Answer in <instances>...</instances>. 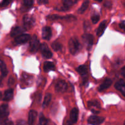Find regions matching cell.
Returning a JSON list of instances; mask_svg holds the SVG:
<instances>
[{
    "label": "cell",
    "instance_id": "cell-7",
    "mask_svg": "<svg viewBox=\"0 0 125 125\" xmlns=\"http://www.w3.org/2000/svg\"><path fill=\"white\" fill-rule=\"evenodd\" d=\"M68 88V85L64 81H59L57 82L55 86V89L57 92L59 93H63L65 92L67 90Z\"/></svg>",
    "mask_w": 125,
    "mask_h": 125
},
{
    "label": "cell",
    "instance_id": "cell-18",
    "mask_svg": "<svg viewBox=\"0 0 125 125\" xmlns=\"http://www.w3.org/2000/svg\"><path fill=\"white\" fill-rule=\"evenodd\" d=\"M13 89H9L6 90L4 92L3 97V101H9L13 98Z\"/></svg>",
    "mask_w": 125,
    "mask_h": 125
},
{
    "label": "cell",
    "instance_id": "cell-37",
    "mask_svg": "<svg viewBox=\"0 0 125 125\" xmlns=\"http://www.w3.org/2000/svg\"><path fill=\"white\" fill-rule=\"evenodd\" d=\"M1 93L0 92V99H1Z\"/></svg>",
    "mask_w": 125,
    "mask_h": 125
},
{
    "label": "cell",
    "instance_id": "cell-13",
    "mask_svg": "<svg viewBox=\"0 0 125 125\" xmlns=\"http://www.w3.org/2000/svg\"><path fill=\"white\" fill-rule=\"evenodd\" d=\"M77 71L82 76V77H83L84 83H85L87 81V68L86 66L84 65H80L77 68Z\"/></svg>",
    "mask_w": 125,
    "mask_h": 125
},
{
    "label": "cell",
    "instance_id": "cell-15",
    "mask_svg": "<svg viewBox=\"0 0 125 125\" xmlns=\"http://www.w3.org/2000/svg\"><path fill=\"white\" fill-rule=\"evenodd\" d=\"M78 114H79V111L77 108H73L71 111L70 115V118L72 123H76L78 119Z\"/></svg>",
    "mask_w": 125,
    "mask_h": 125
},
{
    "label": "cell",
    "instance_id": "cell-35",
    "mask_svg": "<svg viewBox=\"0 0 125 125\" xmlns=\"http://www.w3.org/2000/svg\"><path fill=\"white\" fill-rule=\"evenodd\" d=\"M13 83H14V80L13 79V78H10V79L9 80V85H11Z\"/></svg>",
    "mask_w": 125,
    "mask_h": 125
},
{
    "label": "cell",
    "instance_id": "cell-22",
    "mask_svg": "<svg viewBox=\"0 0 125 125\" xmlns=\"http://www.w3.org/2000/svg\"><path fill=\"white\" fill-rule=\"evenodd\" d=\"M89 0H85L84 2L83 3L82 6H81L80 8L78 10V13H83L87 9L88 7H89Z\"/></svg>",
    "mask_w": 125,
    "mask_h": 125
},
{
    "label": "cell",
    "instance_id": "cell-19",
    "mask_svg": "<svg viewBox=\"0 0 125 125\" xmlns=\"http://www.w3.org/2000/svg\"><path fill=\"white\" fill-rule=\"evenodd\" d=\"M37 116V112L34 110H31L28 114V123L29 125L33 124Z\"/></svg>",
    "mask_w": 125,
    "mask_h": 125
},
{
    "label": "cell",
    "instance_id": "cell-6",
    "mask_svg": "<svg viewBox=\"0 0 125 125\" xmlns=\"http://www.w3.org/2000/svg\"><path fill=\"white\" fill-rule=\"evenodd\" d=\"M82 37L84 43L87 45L88 50H90L94 44V37L90 34H84Z\"/></svg>",
    "mask_w": 125,
    "mask_h": 125
},
{
    "label": "cell",
    "instance_id": "cell-14",
    "mask_svg": "<svg viewBox=\"0 0 125 125\" xmlns=\"http://www.w3.org/2000/svg\"><path fill=\"white\" fill-rule=\"evenodd\" d=\"M26 29L25 28H23L21 27H19V26H17L13 28V29H12L10 32V35L13 37H15L16 36H18V35H21L22 34V33L23 32H24Z\"/></svg>",
    "mask_w": 125,
    "mask_h": 125
},
{
    "label": "cell",
    "instance_id": "cell-4",
    "mask_svg": "<svg viewBox=\"0 0 125 125\" xmlns=\"http://www.w3.org/2000/svg\"><path fill=\"white\" fill-rule=\"evenodd\" d=\"M88 106L91 109L93 113L98 114L100 112L99 110L101 109V105L97 100H92V101H89Z\"/></svg>",
    "mask_w": 125,
    "mask_h": 125
},
{
    "label": "cell",
    "instance_id": "cell-16",
    "mask_svg": "<svg viewBox=\"0 0 125 125\" xmlns=\"http://www.w3.org/2000/svg\"><path fill=\"white\" fill-rule=\"evenodd\" d=\"M112 84V81L111 79H109V78H107V79H105L103 83L100 85V86L99 87L98 90L100 92H102L103 90H106V89H108L109 87H110L111 85Z\"/></svg>",
    "mask_w": 125,
    "mask_h": 125
},
{
    "label": "cell",
    "instance_id": "cell-31",
    "mask_svg": "<svg viewBox=\"0 0 125 125\" xmlns=\"http://www.w3.org/2000/svg\"><path fill=\"white\" fill-rule=\"evenodd\" d=\"M48 18L51 20H56L61 19L62 17L58 15H49L48 17Z\"/></svg>",
    "mask_w": 125,
    "mask_h": 125
},
{
    "label": "cell",
    "instance_id": "cell-11",
    "mask_svg": "<svg viewBox=\"0 0 125 125\" xmlns=\"http://www.w3.org/2000/svg\"><path fill=\"white\" fill-rule=\"evenodd\" d=\"M115 88L118 91L120 92L123 96H125V82L122 79H120L115 84Z\"/></svg>",
    "mask_w": 125,
    "mask_h": 125
},
{
    "label": "cell",
    "instance_id": "cell-21",
    "mask_svg": "<svg viewBox=\"0 0 125 125\" xmlns=\"http://www.w3.org/2000/svg\"><path fill=\"white\" fill-rule=\"evenodd\" d=\"M0 70H1V73L3 77H5L7 76V73H8V71H7V67H6V64L4 62L0 60Z\"/></svg>",
    "mask_w": 125,
    "mask_h": 125
},
{
    "label": "cell",
    "instance_id": "cell-34",
    "mask_svg": "<svg viewBox=\"0 0 125 125\" xmlns=\"http://www.w3.org/2000/svg\"><path fill=\"white\" fill-rule=\"evenodd\" d=\"M121 74H122V75L123 76V78H124L125 79V66H124V67L122 68V70H121Z\"/></svg>",
    "mask_w": 125,
    "mask_h": 125
},
{
    "label": "cell",
    "instance_id": "cell-5",
    "mask_svg": "<svg viewBox=\"0 0 125 125\" xmlns=\"http://www.w3.org/2000/svg\"><path fill=\"white\" fill-rule=\"evenodd\" d=\"M40 50L41 51V53L42 54V56H43L46 59H50L52 56V52H51V51L49 49L48 46L46 45L45 43L41 44L40 46Z\"/></svg>",
    "mask_w": 125,
    "mask_h": 125
},
{
    "label": "cell",
    "instance_id": "cell-9",
    "mask_svg": "<svg viewBox=\"0 0 125 125\" xmlns=\"http://www.w3.org/2000/svg\"><path fill=\"white\" fill-rule=\"evenodd\" d=\"M9 112L8 105L2 104L0 106V121L4 120L8 116Z\"/></svg>",
    "mask_w": 125,
    "mask_h": 125
},
{
    "label": "cell",
    "instance_id": "cell-12",
    "mask_svg": "<svg viewBox=\"0 0 125 125\" xmlns=\"http://www.w3.org/2000/svg\"><path fill=\"white\" fill-rule=\"evenodd\" d=\"M52 35V31L50 27L45 26L42 29V38L45 40H49Z\"/></svg>",
    "mask_w": 125,
    "mask_h": 125
},
{
    "label": "cell",
    "instance_id": "cell-30",
    "mask_svg": "<svg viewBox=\"0 0 125 125\" xmlns=\"http://www.w3.org/2000/svg\"><path fill=\"white\" fill-rule=\"evenodd\" d=\"M92 23L94 24H96L100 20V16L98 15H94L92 16Z\"/></svg>",
    "mask_w": 125,
    "mask_h": 125
},
{
    "label": "cell",
    "instance_id": "cell-25",
    "mask_svg": "<svg viewBox=\"0 0 125 125\" xmlns=\"http://www.w3.org/2000/svg\"><path fill=\"white\" fill-rule=\"evenodd\" d=\"M32 77L31 76H29L28 74L24 73V76H23V82L25 83L26 84L28 85L29 83H31Z\"/></svg>",
    "mask_w": 125,
    "mask_h": 125
},
{
    "label": "cell",
    "instance_id": "cell-28",
    "mask_svg": "<svg viewBox=\"0 0 125 125\" xmlns=\"http://www.w3.org/2000/svg\"><path fill=\"white\" fill-rule=\"evenodd\" d=\"M23 2H24V4L26 7H27L28 8L31 7L33 5L34 3V0H23Z\"/></svg>",
    "mask_w": 125,
    "mask_h": 125
},
{
    "label": "cell",
    "instance_id": "cell-10",
    "mask_svg": "<svg viewBox=\"0 0 125 125\" xmlns=\"http://www.w3.org/2000/svg\"><path fill=\"white\" fill-rule=\"evenodd\" d=\"M30 39L31 36L29 34H21L15 38V42L17 44H23L29 41Z\"/></svg>",
    "mask_w": 125,
    "mask_h": 125
},
{
    "label": "cell",
    "instance_id": "cell-27",
    "mask_svg": "<svg viewBox=\"0 0 125 125\" xmlns=\"http://www.w3.org/2000/svg\"><path fill=\"white\" fill-rule=\"evenodd\" d=\"M62 2H63V4L65 7H67V8L70 7L73 4V0H62Z\"/></svg>",
    "mask_w": 125,
    "mask_h": 125
},
{
    "label": "cell",
    "instance_id": "cell-29",
    "mask_svg": "<svg viewBox=\"0 0 125 125\" xmlns=\"http://www.w3.org/2000/svg\"><path fill=\"white\" fill-rule=\"evenodd\" d=\"M12 1V0H2V2L0 3V7H4L8 6Z\"/></svg>",
    "mask_w": 125,
    "mask_h": 125
},
{
    "label": "cell",
    "instance_id": "cell-2",
    "mask_svg": "<svg viewBox=\"0 0 125 125\" xmlns=\"http://www.w3.org/2000/svg\"><path fill=\"white\" fill-rule=\"evenodd\" d=\"M40 44L39 42V39L35 35H33L32 37L30 39V43H29V51L31 52H36L40 48Z\"/></svg>",
    "mask_w": 125,
    "mask_h": 125
},
{
    "label": "cell",
    "instance_id": "cell-23",
    "mask_svg": "<svg viewBox=\"0 0 125 125\" xmlns=\"http://www.w3.org/2000/svg\"><path fill=\"white\" fill-rule=\"evenodd\" d=\"M51 100V95L50 94H46L45 96V98H44L43 103V107H46L48 106V104H50V101Z\"/></svg>",
    "mask_w": 125,
    "mask_h": 125
},
{
    "label": "cell",
    "instance_id": "cell-8",
    "mask_svg": "<svg viewBox=\"0 0 125 125\" xmlns=\"http://www.w3.org/2000/svg\"><path fill=\"white\" fill-rule=\"evenodd\" d=\"M104 118L97 115H92L88 119V123L90 125H100L103 123Z\"/></svg>",
    "mask_w": 125,
    "mask_h": 125
},
{
    "label": "cell",
    "instance_id": "cell-32",
    "mask_svg": "<svg viewBox=\"0 0 125 125\" xmlns=\"http://www.w3.org/2000/svg\"><path fill=\"white\" fill-rule=\"evenodd\" d=\"M39 4H46L48 3V0H37Z\"/></svg>",
    "mask_w": 125,
    "mask_h": 125
},
{
    "label": "cell",
    "instance_id": "cell-33",
    "mask_svg": "<svg viewBox=\"0 0 125 125\" xmlns=\"http://www.w3.org/2000/svg\"><path fill=\"white\" fill-rule=\"evenodd\" d=\"M120 28L122 29H123V31L125 32V20L122 21V22L120 24Z\"/></svg>",
    "mask_w": 125,
    "mask_h": 125
},
{
    "label": "cell",
    "instance_id": "cell-24",
    "mask_svg": "<svg viewBox=\"0 0 125 125\" xmlns=\"http://www.w3.org/2000/svg\"><path fill=\"white\" fill-rule=\"evenodd\" d=\"M51 47L55 51H61L62 48V46L61 43L58 42H54L52 43L51 44Z\"/></svg>",
    "mask_w": 125,
    "mask_h": 125
},
{
    "label": "cell",
    "instance_id": "cell-26",
    "mask_svg": "<svg viewBox=\"0 0 125 125\" xmlns=\"http://www.w3.org/2000/svg\"><path fill=\"white\" fill-rule=\"evenodd\" d=\"M39 123L40 125H47L48 123V120L46 119L42 114H40V116H39Z\"/></svg>",
    "mask_w": 125,
    "mask_h": 125
},
{
    "label": "cell",
    "instance_id": "cell-36",
    "mask_svg": "<svg viewBox=\"0 0 125 125\" xmlns=\"http://www.w3.org/2000/svg\"><path fill=\"white\" fill-rule=\"evenodd\" d=\"M95 1H98V2H101V1H102L103 0H95Z\"/></svg>",
    "mask_w": 125,
    "mask_h": 125
},
{
    "label": "cell",
    "instance_id": "cell-3",
    "mask_svg": "<svg viewBox=\"0 0 125 125\" xmlns=\"http://www.w3.org/2000/svg\"><path fill=\"white\" fill-rule=\"evenodd\" d=\"M23 21L24 28L26 29L32 28L34 25V23H35V18L32 16L28 14L25 15L23 17Z\"/></svg>",
    "mask_w": 125,
    "mask_h": 125
},
{
    "label": "cell",
    "instance_id": "cell-20",
    "mask_svg": "<svg viewBox=\"0 0 125 125\" xmlns=\"http://www.w3.org/2000/svg\"><path fill=\"white\" fill-rule=\"evenodd\" d=\"M43 70L45 72H48L51 70H54L55 66L52 62L46 61L43 64Z\"/></svg>",
    "mask_w": 125,
    "mask_h": 125
},
{
    "label": "cell",
    "instance_id": "cell-38",
    "mask_svg": "<svg viewBox=\"0 0 125 125\" xmlns=\"http://www.w3.org/2000/svg\"><path fill=\"white\" fill-rule=\"evenodd\" d=\"M124 5H125V2L124 3Z\"/></svg>",
    "mask_w": 125,
    "mask_h": 125
},
{
    "label": "cell",
    "instance_id": "cell-1",
    "mask_svg": "<svg viewBox=\"0 0 125 125\" xmlns=\"http://www.w3.org/2000/svg\"><path fill=\"white\" fill-rule=\"evenodd\" d=\"M68 48L71 53L73 55L76 54L81 49V45L77 39L72 37L68 42Z\"/></svg>",
    "mask_w": 125,
    "mask_h": 125
},
{
    "label": "cell",
    "instance_id": "cell-17",
    "mask_svg": "<svg viewBox=\"0 0 125 125\" xmlns=\"http://www.w3.org/2000/svg\"><path fill=\"white\" fill-rule=\"evenodd\" d=\"M106 26H107V21L104 20L103 21L101 22L100 23V26H98L97 31H96V35L97 36L100 37L103 34L104 32L105 29L106 28Z\"/></svg>",
    "mask_w": 125,
    "mask_h": 125
}]
</instances>
